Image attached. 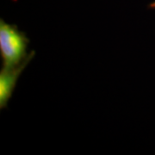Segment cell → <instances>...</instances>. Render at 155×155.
<instances>
[{"label": "cell", "instance_id": "3", "mask_svg": "<svg viewBox=\"0 0 155 155\" xmlns=\"http://www.w3.org/2000/svg\"><path fill=\"white\" fill-rule=\"evenodd\" d=\"M149 8H151V9H155V1L154 2H153V3L150 5Z\"/></svg>", "mask_w": 155, "mask_h": 155}, {"label": "cell", "instance_id": "1", "mask_svg": "<svg viewBox=\"0 0 155 155\" xmlns=\"http://www.w3.org/2000/svg\"><path fill=\"white\" fill-rule=\"evenodd\" d=\"M28 39L17 26L0 22V52L4 68L17 67L27 57Z\"/></svg>", "mask_w": 155, "mask_h": 155}, {"label": "cell", "instance_id": "2", "mask_svg": "<svg viewBox=\"0 0 155 155\" xmlns=\"http://www.w3.org/2000/svg\"><path fill=\"white\" fill-rule=\"evenodd\" d=\"M35 52L32 51L17 67L11 68H2L0 72V108H5L8 101L11 98L15 85L21 72L33 59Z\"/></svg>", "mask_w": 155, "mask_h": 155}]
</instances>
